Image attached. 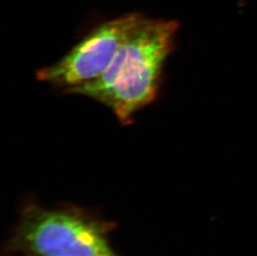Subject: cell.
<instances>
[{"instance_id":"cell-3","label":"cell","mask_w":257,"mask_h":256,"mask_svg":"<svg viewBox=\"0 0 257 256\" xmlns=\"http://www.w3.org/2000/svg\"><path fill=\"white\" fill-rule=\"evenodd\" d=\"M144 18L141 13H130L100 24L59 60L39 68L37 79L63 92L97 78Z\"/></svg>"},{"instance_id":"cell-4","label":"cell","mask_w":257,"mask_h":256,"mask_svg":"<svg viewBox=\"0 0 257 256\" xmlns=\"http://www.w3.org/2000/svg\"><path fill=\"white\" fill-rule=\"evenodd\" d=\"M15 256H31V255H15Z\"/></svg>"},{"instance_id":"cell-2","label":"cell","mask_w":257,"mask_h":256,"mask_svg":"<svg viewBox=\"0 0 257 256\" xmlns=\"http://www.w3.org/2000/svg\"><path fill=\"white\" fill-rule=\"evenodd\" d=\"M114 221L93 210L64 203L48 208L23 204L5 244L9 256H121L110 244Z\"/></svg>"},{"instance_id":"cell-1","label":"cell","mask_w":257,"mask_h":256,"mask_svg":"<svg viewBox=\"0 0 257 256\" xmlns=\"http://www.w3.org/2000/svg\"><path fill=\"white\" fill-rule=\"evenodd\" d=\"M178 29L176 20L145 16L102 75L62 93L89 97L110 109L121 126L131 125L158 98Z\"/></svg>"}]
</instances>
